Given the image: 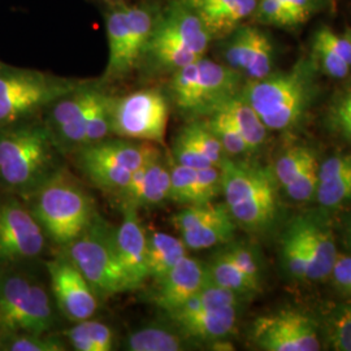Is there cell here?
I'll list each match as a JSON object with an SVG mask.
<instances>
[{"label":"cell","instance_id":"6da1fadb","mask_svg":"<svg viewBox=\"0 0 351 351\" xmlns=\"http://www.w3.org/2000/svg\"><path fill=\"white\" fill-rule=\"evenodd\" d=\"M58 143L34 119L0 128V190L26 198L56 171Z\"/></svg>","mask_w":351,"mask_h":351},{"label":"cell","instance_id":"7a4b0ae2","mask_svg":"<svg viewBox=\"0 0 351 351\" xmlns=\"http://www.w3.org/2000/svg\"><path fill=\"white\" fill-rule=\"evenodd\" d=\"M313 64L298 62L290 71L252 80L239 94L269 130H288L301 123L314 98Z\"/></svg>","mask_w":351,"mask_h":351},{"label":"cell","instance_id":"3957f363","mask_svg":"<svg viewBox=\"0 0 351 351\" xmlns=\"http://www.w3.org/2000/svg\"><path fill=\"white\" fill-rule=\"evenodd\" d=\"M221 193L237 226L262 232L277 215V180L274 169L226 156L220 165Z\"/></svg>","mask_w":351,"mask_h":351},{"label":"cell","instance_id":"277c9868","mask_svg":"<svg viewBox=\"0 0 351 351\" xmlns=\"http://www.w3.org/2000/svg\"><path fill=\"white\" fill-rule=\"evenodd\" d=\"M24 201L46 237L63 247L80 237L97 217L88 194L58 172Z\"/></svg>","mask_w":351,"mask_h":351},{"label":"cell","instance_id":"5b68a950","mask_svg":"<svg viewBox=\"0 0 351 351\" xmlns=\"http://www.w3.org/2000/svg\"><path fill=\"white\" fill-rule=\"evenodd\" d=\"M65 250L98 298L137 290L117 254L114 229L98 216Z\"/></svg>","mask_w":351,"mask_h":351},{"label":"cell","instance_id":"8992f818","mask_svg":"<svg viewBox=\"0 0 351 351\" xmlns=\"http://www.w3.org/2000/svg\"><path fill=\"white\" fill-rule=\"evenodd\" d=\"M19 267L0 268V335L49 333L55 323L50 294Z\"/></svg>","mask_w":351,"mask_h":351},{"label":"cell","instance_id":"52a82bcc","mask_svg":"<svg viewBox=\"0 0 351 351\" xmlns=\"http://www.w3.org/2000/svg\"><path fill=\"white\" fill-rule=\"evenodd\" d=\"M172 75V101L177 110L193 117H208L241 91L239 72L204 56Z\"/></svg>","mask_w":351,"mask_h":351},{"label":"cell","instance_id":"ba28073f","mask_svg":"<svg viewBox=\"0 0 351 351\" xmlns=\"http://www.w3.org/2000/svg\"><path fill=\"white\" fill-rule=\"evenodd\" d=\"M80 86L39 71L0 63V128L33 119Z\"/></svg>","mask_w":351,"mask_h":351},{"label":"cell","instance_id":"9c48e42d","mask_svg":"<svg viewBox=\"0 0 351 351\" xmlns=\"http://www.w3.org/2000/svg\"><path fill=\"white\" fill-rule=\"evenodd\" d=\"M168 117L169 104L160 90H138L113 98L112 133L120 138L164 145Z\"/></svg>","mask_w":351,"mask_h":351},{"label":"cell","instance_id":"30bf717a","mask_svg":"<svg viewBox=\"0 0 351 351\" xmlns=\"http://www.w3.org/2000/svg\"><path fill=\"white\" fill-rule=\"evenodd\" d=\"M46 246V234L25 201L14 194H0V268L37 259Z\"/></svg>","mask_w":351,"mask_h":351},{"label":"cell","instance_id":"8fae6325","mask_svg":"<svg viewBox=\"0 0 351 351\" xmlns=\"http://www.w3.org/2000/svg\"><path fill=\"white\" fill-rule=\"evenodd\" d=\"M188 250H206L230 242L237 223L229 213L226 203L185 206L171 217Z\"/></svg>","mask_w":351,"mask_h":351},{"label":"cell","instance_id":"7c38bea8","mask_svg":"<svg viewBox=\"0 0 351 351\" xmlns=\"http://www.w3.org/2000/svg\"><path fill=\"white\" fill-rule=\"evenodd\" d=\"M160 155L151 142L107 138L81 147L78 162L86 175L107 178L133 173Z\"/></svg>","mask_w":351,"mask_h":351},{"label":"cell","instance_id":"4fadbf2b","mask_svg":"<svg viewBox=\"0 0 351 351\" xmlns=\"http://www.w3.org/2000/svg\"><path fill=\"white\" fill-rule=\"evenodd\" d=\"M252 339L259 349L267 351H317L322 348L314 320L291 308L256 319Z\"/></svg>","mask_w":351,"mask_h":351},{"label":"cell","instance_id":"5bb4252c","mask_svg":"<svg viewBox=\"0 0 351 351\" xmlns=\"http://www.w3.org/2000/svg\"><path fill=\"white\" fill-rule=\"evenodd\" d=\"M51 291L59 308L71 322L91 319L98 310L99 298L88 280L66 256H59L46 264Z\"/></svg>","mask_w":351,"mask_h":351},{"label":"cell","instance_id":"9a60e30c","mask_svg":"<svg viewBox=\"0 0 351 351\" xmlns=\"http://www.w3.org/2000/svg\"><path fill=\"white\" fill-rule=\"evenodd\" d=\"M223 55L226 65L249 81L261 80L272 73L275 49L268 36L254 26H239L226 36Z\"/></svg>","mask_w":351,"mask_h":351},{"label":"cell","instance_id":"2e32d148","mask_svg":"<svg viewBox=\"0 0 351 351\" xmlns=\"http://www.w3.org/2000/svg\"><path fill=\"white\" fill-rule=\"evenodd\" d=\"M289 229L295 234L307 256V280L319 281L330 276L339 255L336 239L330 226L320 215H303L295 217Z\"/></svg>","mask_w":351,"mask_h":351},{"label":"cell","instance_id":"e0dca14e","mask_svg":"<svg viewBox=\"0 0 351 351\" xmlns=\"http://www.w3.org/2000/svg\"><path fill=\"white\" fill-rule=\"evenodd\" d=\"M151 37L172 40L199 56H204L213 40L199 17L184 0L172 3L162 16L158 14Z\"/></svg>","mask_w":351,"mask_h":351},{"label":"cell","instance_id":"ac0fdd59","mask_svg":"<svg viewBox=\"0 0 351 351\" xmlns=\"http://www.w3.org/2000/svg\"><path fill=\"white\" fill-rule=\"evenodd\" d=\"M171 168L162 160V155L134 171L130 180L117 194L123 206L136 210L151 208L169 201Z\"/></svg>","mask_w":351,"mask_h":351},{"label":"cell","instance_id":"d6986e66","mask_svg":"<svg viewBox=\"0 0 351 351\" xmlns=\"http://www.w3.org/2000/svg\"><path fill=\"white\" fill-rule=\"evenodd\" d=\"M210 281L207 265L186 255L158 281L159 288L154 295V302L164 313L173 311Z\"/></svg>","mask_w":351,"mask_h":351},{"label":"cell","instance_id":"ffe728a7","mask_svg":"<svg viewBox=\"0 0 351 351\" xmlns=\"http://www.w3.org/2000/svg\"><path fill=\"white\" fill-rule=\"evenodd\" d=\"M176 329L186 339L219 341L232 335L237 324V307L173 310L165 313Z\"/></svg>","mask_w":351,"mask_h":351},{"label":"cell","instance_id":"44dd1931","mask_svg":"<svg viewBox=\"0 0 351 351\" xmlns=\"http://www.w3.org/2000/svg\"><path fill=\"white\" fill-rule=\"evenodd\" d=\"M138 210L123 206V223L114 229V243L120 261L136 288L149 278L146 264L147 233L139 220Z\"/></svg>","mask_w":351,"mask_h":351},{"label":"cell","instance_id":"7402d4cb","mask_svg":"<svg viewBox=\"0 0 351 351\" xmlns=\"http://www.w3.org/2000/svg\"><path fill=\"white\" fill-rule=\"evenodd\" d=\"M211 38L229 36L255 12L258 0H184Z\"/></svg>","mask_w":351,"mask_h":351},{"label":"cell","instance_id":"603a6c76","mask_svg":"<svg viewBox=\"0 0 351 351\" xmlns=\"http://www.w3.org/2000/svg\"><path fill=\"white\" fill-rule=\"evenodd\" d=\"M106 30L108 42V62L104 80L112 81L125 77L126 43H128V16L125 4H119L106 16Z\"/></svg>","mask_w":351,"mask_h":351},{"label":"cell","instance_id":"cb8c5ba5","mask_svg":"<svg viewBox=\"0 0 351 351\" xmlns=\"http://www.w3.org/2000/svg\"><path fill=\"white\" fill-rule=\"evenodd\" d=\"M128 16V43H126V68L128 72L141 62V58L150 40L158 14L147 4L126 5Z\"/></svg>","mask_w":351,"mask_h":351},{"label":"cell","instance_id":"d4e9b609","mask_svg":"<svg viewBox=\"0 0 351 351\" xmlns=\"http://www.w3.org/2000/svg\"><path fill=\"white\" fill-rule=\"evenodd\" d=\"M188 247L180 237L164 232H152L147 234L146 264L149 277L160 281L184 256Z\"/></svg>","mask_w":351,"mask_h":351},{"label":"cell","instance_id":"484cf974","mask_svg":"<svg viewBox=\"0 0 351 351\" xmlns=\"http://www.w3.org/2000/svg\"><path fill=\"white\" fill-rule=\"evenodd\" d=\"M215 112H220L226 116L229 123L237 129L242 138L246 141L250 151L258 150L263 145L268 129L258 113L242 98L239 93L221 104Z\"/></svg>","mask_w":351,"mask_h":351},{"label":"cell","instance_id":"4316f807","mask_svg":"<svg viewBox=\"0 0 351 351\" xmlns=\"http://www.w3.org/2000/svg\"><path fill=\"white\" fill-rule=\"evenodd\" d=\"M203 56L194 53L186 47L159 38L151 37L141 59H145L151 68L158 72H172L199 60Z\"/></svg>","mask_w":351,"mask_h":351},{"label":"cell","instance_id":"83f0119b","mask_svg":"<svg viewBox=\"0 0 351 351\" xmlns=\"http://www.w3.org/2000/svg\"><path fill=\"white\" fill-rule=\"evenodd\" d=\"M65 336L77 351H111L114 343L112 329L91 319L77 322L65 332Z\"/></svg>","mask_w":351,"mask_h":351},{"label":"cell","instance_id":"f1b7e54d","mask_svg":"<svg viewBox=\"0 0 351 351\" xmlns=\"http://www.w3.org/2000/svg\"><path fill=\"white\" fill-rule=\"evenodd\" d=\"M182 335L178 329L171 330L164 326H147L130 333L125 349L130 351H180L185 349Z\"/></svg>","mask_w":351,"mask_h":351},{"label":"cell","instance_id":"f546056e","mask_svg":"<svg viewBox=\"0 0 351 351\" xmlns=\"http://www.w3.org/2000/svg\"><path fill=\"white\" fill-rule=\"evenodd\" d=\"M207 271L213 284L232 290L239 295L249 294L259 289V285H256L224 251L213 258L211 263L207 265Z\"/></svg>","mask_w":351,"mask_h":351},{"label":"cell","instance_id":"4dcf8cb0","mask_svg":"<svg viewBox=\"0 0 351 351\" xmlns=\"http://www.w3.org/2000/svg\"><path fill=\"white\" fill-rule=\"evenodd\" d=\"M112 103L113 98L98 93L88 114L84 146L104 141L112 133Z\"/></svg>","mask_w":351,"mask_h":351},{"label":"cell","instance_id":"1f68e13d","mask_svg":"<svg viewBox=\"0 0 351 351\" xmlns=\"http://www.w3.org/2000/svg\"><path fill=\"white\" fill-rule=\"evenodd\" d=\"M171 168V193L169 201L182 206L198 204L197 182L198 169L173 162Z\"/></svg>","mask_w":351,"mask_h":351},{"label":"cell","instance_id":"d6a6232c","mask_svg":"<svg viewBox=\"0 0 351 351\" xmlns=\"http://www.w3.org/2000/svg\"><path fill=\"white\" fill-rule=\"evenodd\" d=\"M239 294L221 288L213 281L195 293L189 301L176 310H203V308H220V307H237L239 304ZM169 313V311H168Z\"/></svg>","mask_w":351,"mask_h":351},{"label":"cell","instance_id":"836d02e7","mask_svg":"<svg viewBox=\"0 0 351 351\" xmlns=\"http://www.w3.org/2000/svg\"><path fill=\"white\" fill-rule=\"evenodd\" d=\"M66 345L60 339L45 335L14 333L0 335V351H65Z\"/></svg>","mask_w":351,"mask_h":351},{"label":"cell","instance_id":"e575fe53","mask_svg":"<svg viewBox=\"0 0 351 351\" xmlns=\"http://www.w3.org/2000/svg\"><path fill=\"white\" fill-rule=\"evenodd\" d=\"M208 128L213 132L216 138L223 146V150L226 156H239L243 154L250 152V147L247 146L246 141L237 132V129L229 123L224 114L220 112H213L208 116L206 121Z\"/></svg>","mask_w":351,"mask_h":351},{"label":"cell","instance_id":"d590c367","mask_svg":"<svg viewBox=\"0 0 351 351\" xmlns=\"http://www.w3.org/2000/svg\"><path fill=\"white\" fill-rule=\"evenodd\" d=\"M190 139L195 143L207 160L215 167H220L226 158L221 143L206 121H193L182 129Z\"/></svg>","mask_w":351,"mask_h":351},{"label":"cell","instance_id":"8d00e7d4","mask_svg":"<svg viewBox=\"0 0 351 351\" xmlns=\"http://www.w3.org/2000/svg\"><path fill=\"white\" fill-rule=\"evenodd\" d=\"M315 155L314 151L303 146L291 147L285 151L274 167V173L276 176L277 182L284 188L291 180H294L304 165L308 163Z\"/></svg>","mask_w":351,"mask_h":351},{"label":"cell","instance_id":"74e56055","mask_svg":"<svg viewBox=\"0 0 351 351\" xmlns=\"http://www.w3.org/2000/svg\"><path fill=\"white\" fill-rule=\"evenodd\" d=\"M281 261L289 274L300 280L308 277V262L306 252L295 234L287 228L281 239Z\"/></svg>","mask_w":351,"mask_h":351},{"label":"cell","instance_id":"f35d334b","mask_svg":"<svg viewBox=\"0 0 351 351\" xmlns=\"http://www.w3.org/2000/svg\"><path fill=\"white\" fill-rule=\"evenodd\" d=\"M319 168L320 164L314 156L304 165L298 176L284 186L289 197L295 202H308L315 198L316 189L319 186Z\"/></svg>","mask_w":351,"mask_h":351},{"label":"cell","instance_id":"ab89813d","mask_svg":"<svg viewBox=\"0 0 351 351\" xmlns=\"http://www.w3.org/2000/svg\"><path fill=\"white\" fill-rule=\"evenodd\" d=\"M315 199L326 208H335L346 202H350L351 173L339 176L328 181H320L316 189Z\"/></svg>","mask_w":351,"mask_h":351},{"label":"cell","instance_id":"60d3db41","mask_svg":"<svg viewBox=\"0 0 351 351\" xmlns=\"http://www.w3.org/2000/svg\"><path fill=\"white\" fill-rule=\"evenodd\" d=\"M254 14L264 25L293 27L298 25L294 16L280 0H258Z\"/></svg>","mask_w":351,"mask_h":351},{"label":"cell","instance_id":"b9f144b4","mask_svg":"<svg viewBox=\"0 0 351 351\" xmlns=\"http://www.w3.org/2000/svg\"><path fill=\"white\" fill-rule=\"evenodd\" d=\"M173 162L195 169L215 167L207 160V158L202 154L184 130H181L176 137L173 145Z\"/></svg>","mask_w":351,"mask_h":351},{"label":"cell","instance_id":"7bdbcfd3","mask_svg":"<svg viewBox=\"0 0 351 351\" xmlns=\"http://www.w3.org/2000/svg\"><path fill=\"white\" fill-rule=\"evenodd\" d=\"M328 339L335 350L351 351V306H345L335 314Z\"/></svg>","mask_w":351,"mask_h":351},{"label":"cell","instance_id":"ee69618b","mask_svg":"<svg viewBox=\"0 0 351 351\" xmlns=\"http://www.w3.org/2000/svg\"><path fill=\"white\" fill-rule=\"evenodd\" d=\"M314 53L316 62L320 64L326 75L333 78H345L349 75L351 65L346 63L337 52H335L320 43L314 42Z\"/></svg>","mask_w":351,"mask_h":351},{"label":"cell","instance_id":"f6af8a7d","mask_svg":"<svg viewBox=\"0 0 351 351\" xmlns=\"http://www.w3.org/2000/svg\"><path fill=\"white\" fill-rule=\"evenodd\" d=\"M332 126L351 141V90L341 95L329 113Z\"/></svg>","mask_w":351,"mask_h":351},{"label":"cell","instance_id":"bcb514c9","mask_svg":"<svg viewBox=\"0 0 351 351\" xmlns=\"http://www.w3.org/2000/svg\"><path fill=\"white\" fill-rule=\"evenodd\" d=\"M226 255L239 265V268L250 277L251 280L256 284L261 285V271H259V264L254 255V252L242 245H233L224 250Z\"/></svg>","mask_w":351,"mask_h":351},{"label":"cell","instance_id":"7dc6e473","mask_svg":"<svg viewBox=\"0 0 351 351\" xmlns=\"http://www.w3.org/2000/svg\"><path fill=\"white\" fill-rule=\"evenodd\" d=\"M314 42L337 52L342 59L346 60V63L351 65V38L348 33L341 37L329 27H322L316 32Z\"/></svg>","mask_w":351,"mask_h":351},{"label":"cell","instance_id":"c3c4849f","mask_svg":"<svg viewBox=\"0 0 351 351\" xmlns=\"http://www.w3.org/2000/svg\"><path fill=\"white\" fill-rule=\"evenodd\" d=\"M351 173V154L335 155L319 168V182Z\"/></svg>","mask_w":351,"mask_h":351},{"label":"cell","instance_id":"681fc988","mask_svg":"<svg viewBox=\"0 0 351 351\" xmlns=\"http://www.w3.org/2000/svg\"><path fill=\"white\" fill-rule=\"evenodd\" d=\"M297 20L298 25L306 23L319 7L320 0H280Z\"/></svg>","mask_w":351,"mask_h":351},{"label":"cell","instance_id":"f907efd6","mask_svg":"<svg viewBox=\"0 0 351 351\" xmlns=\"http://www.w3.org/2000/svg\"><path fill=\"white\" fill-rule=\"evenodd\" d=\"M330 276L339 288L351 294V256L337 255Z\"/></svg>","mask_w":351,"mask_h":351},{"label":"cell","instance_id":"816d5d0a","mask_svg":"<svg viewBox=\"0 0 351 351\" xmlns=\"http://www.w3.org/2000/svg\"><path fill=\"white\" fill-rule=\"evenodd\" d=\"M345 241H346L348 249L351 251V217L346 224V229H345Z\"/></svg>","mask_w":351,"mask_h":351},{"label":"cell","instance_id":"f5cc1de1","mask_svg":"<svg viewBox=\"0 0 351 351\" xmlns=\"http://www.w3.org/2000/svg\"><path fill=\"white\" fill-rule=\"evenodd\" d=\"M348 34H349V36H350V38H351V32H349V33H348Z\"/></svg>","mask_w":351,"mask_h":351}]
</instances>
